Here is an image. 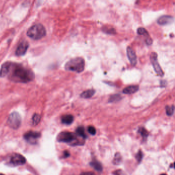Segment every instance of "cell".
Returning <instances> with one entry per match:
<instances>
[{
	"mask_svg": "<svg viewBox=\"0 0 175 175\" xmlns=\"http://www.w3.org/2000/svg\"><path fill=\"white\" fill-rule=\"evenodd\" d=\"M29 47V44L26 41H23L20 43L16 49V54L17 56H23L25 54Z\"/></svg>",
	"mask_w": 175,
	"mask_h": 175,
	"instance_id": "obj_9",
	"label": "cell"
},
{
	"mask_svg": "<svg viewBox=\"0 0 175 175\" xmlns=\"http://www.w3.org/2000/svg\"><path fill=\"white\" fill-rule=\"evenodd\" d=\"M139 133L142 136V138L143 139H145L147 138L148 136V133L146 130L144 128H141L139 130Z\"/></svg>",
	"mask_w": 175,
	"mask_h": 175,
	"instance_id": "obj_22",
	"label": "cell"
},
{
	"mask_svg": "<svg viewBox=\"0 0 175 175\" xmlns=\"http://www.w3.org/2000/svg\"><path fill=\"white\" fill-rule=\"evenodd\" d=\"M76 134L79 136L82 137L84 139L86 138V135L85 133V130L83 126H80L76 129Z\"/></svg>",
	"mask_w": 175,
	"mask_h": 175,
	"instance_id": "obj_18",
	"label": "cell"
},
{
	"mask_svg": "<svg viewBox=\"0 0 175 175\" xmlns=\"http://www.w3.org/2000/svg\"><path fill=\"white\" fill-rule=\"evenodd\" d=\"M80 175H95L94 173L92 172H86L82 173Z\"/></svg>",
	"mask_w": 175,
	"mask_h": 175,
	"instance_id": "obj_29",
	"label": "cell"
},
{
	"mask_svg": "<svg viewBox=\"0 0 175 175\" xmlns=\"http://www.w3.org/2000/svg\"><path fill=\"white\" fill-rule=\"evenodd\" d=\"M143 153H142V151H138V152L137 153V154H136V158L138 162L140 163L141 162V161H142V159H143Z\"/></svg>",
	"mask_w": 175,
	"mask_h": 175,
	"instance_id": "obj_25",
	"label": "cell"
},
{
	"mask_svg": "<svg viewBox=\"0 0 175 175\" xmlns=\"http://www.w3.org/2000/svg\"><path fill=\"white\" fill-rule=\"evenodd\" d=\"M121 161V155L119 153H116L113 159V164H114V165H119Z\"/></svg>",
	"mask_w": 175,
	"mask_h": 175,
	"instance_id": "obj_19",
	"label": "cell"
},
{
	"mask_svg": "<svg viewBox=\"0 0 175 175\" xmlns=\"http://www.w3.org/2000/svg\"><path fill=\"white\" fill-rule=\"evenodd\" d=\"M10 65H11V62H6L4 64H3L0 70V77L4 78L5 76L7 75Z\"/></svg>",
	"mask_w": 175,
	"mask_h": 175,
	"instance_id": "obj_12",
	"label": "cell"
},
{
	"mask_svg": "<svg viewBox=\"0 0 175 175\" xmlns=\"http://www.w3.org/2000/svg\"><path fill=\"white\" fill-rule=\"evenodd\" d=\"M157 58H158V55L156 52H153L151 53V55H150V60H151L152 65L153 66L154 70L157 74L159 75V76L162 77L164 75L163 71L159 65Z\"/></svg>",
	"mask_w": 175,
	"mask_h": 175,
	"instance_id": "obj_6",
	"label": "cell"
},
{
	"mask_svg": "<svg viewBox=\"0 0 175 175\" xmlns=\"http://www.w3.org/2000/svg\"><path fill=\"white\" fill-rule=\"evenodd\" d=\"M41 134L38 132L29 131L25 134L24 138L30 144H35L37 142L39 138H40Z\"/></svg>",
	"mask_w": 175,
	"mask_h": 175,
	"instance_id": "obj_8",
	"label": "cell"
},
{
	"mask_svg": "<svg viewBox=\"0 0 175 175\" xmlns=\"http://www.w3.org/2000/svg\"><path fill=\"white\" fill-rule=\"evenodd\" d=\"M85 67V61L82 58H75L69 60L65 64V68L66 70L74 71L77 73L83 72Z\"/></svg>",
	"mask_w": 175,
	"mask_h": 175,
	"instance_id": "obj_3",
	"label": "cell"
},
{
	"mask_svg": "<svg viewBox=\"0 0 175 175\" xmlns=\"http://www.w3.org/2000/svg\"><path fill=\"white\" fill-rule=\"evenodd\" d=\"M122 99V97L120 94H114L111 95L109 98V102H117Z\"/></svg>",
	"mask_w": 175,
	"mask_h": 175,
	"instance_id": "obj_20",
	"label": "cell"
},
{
	"mask_svg": "<svg viewBox=\"0 0 175 175\" xmlns=\"http://www.w3.org/2000/svg\"><path fill=\"white\" fill-rule=\"evenodd\" d=\"M166 113H167V115L168 116H172L174 113V110H175V107H174V105H172L171 106H166Z\"/></svg>",
	"mask_w": 175,
	"mask_h": 175,
	"instance_id": "obj_21",
	"label": "cell"
},
{
	"mask_svg": "<svg viewBox=\"0 0 175 175\" xmlns=\"http://www.w3.org/2000/svg\"><path fill=\"white\" fill-rule=\"evenodd\" d=\"M0 175H4V174H1V173H0Z\"/></svg>",
	"mask_w": 175,
	"mask_h": 175,
	"instance_id": "obj_32",
	"label": "cell"
},
{
	"mask_svg": "<svg viewBox=\"0 0 175 175\" xmlns=\"http://www.w3.org/2000/svg\"><path fill=\"white\" fill-rule=\"evenodd\" d=\"M7 76L13 82L22 83H27L35 78V74L30 69L24 67L21 64L12 63H11Z\"/></svg>",
	"mask_w": 175,
	"mask_h": 175,
	"instance_id": "obj_1",
	"label": "cell"
},
{
	"mask_svg": "<svg viewBox=\"0 0 175 175\" xmlns=\"http://www.w3.org/2000/svg\"><path fill=\"white\" fill-rule=\"evenodd\" d=\"M74 116L72 115H65L63 116L61 118V121L63 124L65 125H70L72 124L74 121Z\"/></svg>",
	"mask_w": 175,
	"mask_h": 175,
	"instance_id": "obj_14",
	"label": "cell"
},
{
	"mask_svg": "<svg viewBox=\"0 0 175 175\" xmlns=\"http://www.w3.org/2000/svg\"><path fill=\"white\" fill-rule=\"evenodd\" d=\"M174 21V17L171 16H162L158 18L157 21L158 24L161 26H165L171 24Z\"/></svg>",
	"mask_w": 175,
	"mask_h": 175,
	"instance_id": "obj_10",
	"label": "cell"
},
{
	"mask_svg": "<svg viewBox=\"0 0 175 175\" xmlns=\"http://www.w3.org/2000/svg\"><path fill=\"white\" fill-rule=\"evenodd\" d=\"M113 174L114 175H126L124 172L121 169L116 170V171H114V172L113 173Z\"/></svg>",
	"mask_w": 175,
	"mask_h": 175,
	"instance_id": "obj_27",
	"label": "cell"
},
{
	"mask_svg": "<svg viewBox=\"0 0 175 175\" xmlns=\"http://www.w3.org/2000/svg\"><path fill=\"white\" fill-rule=\"evenodd\" d=\"M90 165L93 167L95 170L98 171L99 172H101L103 170V167L102 164L100 162H99L97 160L92 161L90 163Z\"/></svg>",
	"mask_w": 175,
	"mask_h": 175,
	"instance_id": "obj_16",
	"label": "cell"
},
{
	"mask_svg": "<svg viewBox=\"0 0 175 175\" xmlns=\"http://www.w3.org/2000/svg\"><path fill=\"white\" fill-rule=\"evenodd\" d=\"M139 86L136 85H132L130 86L127 87L125 88L123 91V93L126 94H132L135 93L136 92H137L139 90Z\"/></svg>",
	"mask_w": 175,
	"mask_h": 175,
	"instance_id": "obj_13",
	"label": "cell"
},
{
	"mask_svg": "<svg viewBox=\"0 0 175 175\" xmlns=\"http://www.w3.org/2000/svg\"><path fill=\"white\" fill-rule=\"evenodd\" d=\"M76 140V137L74 134L68 132H61L58 135L57 140L59 142L64 143H72Z\"/></svg>",
	"mask_w": 175,
	"mask_h": 175,
	"instance_id": "obj_5",
	"label": "cell"
},
{
	"mask_svg": "<svg viewBox=\"0 0 175 175\" xmlns=\"http://www.w3.org/2000/svg\"><path fill=\"white\" fill-rule=\"evenodd\" d=\"M7 124L13 129H19L21 125V117L19 113L13 112L10 114L8 118Z\"/></svg>",
	"mask_w": 175,
	"mask_h": 175,
	"instance_id": "obj_4",
	"label": "cell"
},
{
	"mask_svg": "<svg viewBox=\"0 0 175 175\" xmlns=\"http://www.w3.org/2000/svg\"><path fill=\"white\" fill-rule=\"evenodd\" d=\"M46 35V31L44 26L41 24H36L32 26L27 32L28 37L35 40H40Z\"/></svg>",
	"mask_w": 175,
	"mask_h": 175,
	"instance_id": "obj_2",
	"label": "cell"
},
{
	"mask_svg": "<svg viewBox=\"0 0 175 175\" xmlns=\"http://www.w3.org/2000/svg\"><path fill=\"white\" fill-rule=\"evenodd\" d=\"M137 33L141 35H145V36H148V33L146 29L144 28L140 27L137 29Z\"/></svg>",
	"mask_w": 175,
	"mask_h": 175,
	"instance_id": "obj_23",
	"label": "cell"
},
{
	"mask_svg": "<svg viewBox=\"0 0 175 175\" xmlns=\"http://www.w3.org/2000/svg\"><path fill=\"white\" fill-rule=\"evenodd\" d=\"M161 175H167V174H161Z\"/></svg>",
	"mask_w": 175,
	"mask_h": 175,
	"instance_id": "obj_31",
	"label": "cell"
},
{
	"mask_svg": "<svg viewBox=\"0 0 175 175\" xmlns=\"http://www.w3.org/2000/svg\"><path fill=\"white\" fill-rule=\"evenodd\" d=\"M41 116L39 114H35L32 118V125H36L40 122Z\"/></svg>",
	"mask_w": 175,
	"mask_h": 175,
	"instance_id": "obj_17",
	"label": "cell"
},
{
	"mask_svg": "<svg viewBox=\"0 0 175 175\" xmlns=\"http://www.w3.org/2000/svg\"><path fill=\"white\" fill-rule=\"evenodd\" d=\"M88 132L91 135H95L96 134V130L95 128L93 126H89L88 127Z\"/></svg>",
	"mask_w": 175,
	"mask_h": 175,
	"instance_id": "obj_26",
	"label": "cell"
},
{
	"mask_svg": "<svg viewBox=\"0 0 175 175\" xmlns=\"http://www.w3.org/2000/svg\"><path fill=\"white\" fill-rule=\"evenodd\" d=\"M95 92V91L94 89H89L83 92L80 96L83 98H90L94 95Z\"/></svg>",
	"mask_w": 175,
	"mask_h": 175,
	"instance_id": "obj_15",
	"label": "cell"
},
{
	"mask_svg": "<svg viewBox=\"0 0 175 175\" xmlns=\"http://www.w3.org/2000/svg\"><path fill=\"white\" fill-rule=\"evenodd\" d=\"M146 43L148 45H151L153 43V40L150 37H147V39L146 40Z\"/></svg>",
	"mask_w": 175,
	"mask_h": 175,
	"instance_id": "obj_28",
	"label": "cell"
},
{
	"mask_svg": "<svg viewBox=\"0 0 175 175\" xmlns=\"http://www.w3.org/2000/svg\"><path fill=\"white\" fill-rule=\"evenodd\" d=\"M127 57L129 58V60L132 66H135L137 63V56H136L135 52L133 49L130 47H128L127 48Z\"/></svg>",
	"mask_w": 175,
	"mask_h": 175,
	"instance_id": "obj_11",
	"label": "cell"
},
{
	"mask_svg": "<svg viewBox=\"0 0 175 175\" xmlns=\"http://www.w3.org/2000/svg\"><path fill=\"white\" fill-rule=\"evenodd\" d=\"M103 31L105 32V33H107V34H114L116 33V30L114 28H107L105 27L103 29Z\"/></svg>",
	"mask_w": 175,
	"mask_h": 175,
	"instance_id": "obj_24",
	"label": "cell"
},
{
	"mask_svg": "<svg viewBox=\"0 0 175 175\" xmlns=\"http://www.w3.org/2000/svg\"><path fill=\"white\" fill-rule=\"evenodd\" d=\"M26 162V158L19 154H13L10 157V163L14 166L24 165Z\"/></svg>",
	"mask_w": 175,
	"mask_h": 175,
	"instance_id": "obj_7",
	"label": "cell"
},
{
	"mask_svg": "<svg viewBox=\"0 0 175 175\" xmlns=\"http://www.w3.org/2000/svg\"><path fill=\"white\" fill-rule=\"evenodd\" d=\"M70 153L68 152V151H65L64 152V158H67V157L70 156Z\"/></svg>",
	"mask_w": 175,
	"mask_h": 175,
	"instance_id": "obj_30",
	"label": "cell"
}]
</instances>
